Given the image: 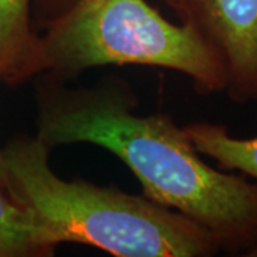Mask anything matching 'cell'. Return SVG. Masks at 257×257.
<instances>
[{
    "label": "cell",
    "mask_w": 257,
    "mask_h": 257,
    "mask_svg": "<svg viewBox=\"0 0 257 257\" xmlns=\"http://www.w3.org/2000/svg\"><path fill=\"white\" fill-rule=\"evenodd\" d=\"M37 39V70L70 82L89 69L135 64L186 74L200 94L226 92V70L197 32L147 0H79Z\"/></svg>",
    "instance_id": "obj_3"
},
{
    "label": "cell",
    "mask_w": 257,
    "mask_h": 257,
    "mask_svg": "<svg viewBox=\"0 0 257 257\" xmlns=\"http://www.w3.org/2000/svg\"><path fill=\"white\" fill-rule=\"evenodd\" d=\"M5 167H3V153H2V146H0V183L5 184Z\"/></svg>",
    "instance_id": "obj_9"
},
{
    "label": "cell",
    "mask_w": 257,
    "mask_h": 257,
    "mask_svg": "<svg viewBox=\"0 0 257 257\" xmlns=\"http://www.w3.org/2000/svg\"><path fill=\"white\" fill-rule=\"evenodd\" d=\"M35 79L36 136L50 152L101 147L133 172L146 197L209 230L221 251L246 254L256 244L257 183L207 165L170 116L139 114L124 79L109 74L92 86L47 73Z\"/></svg>",
    "instance_id": "obj_1"
},
{
    "label": "cell",
    "mask_w": 257,
    "mask_h": 257,
    "mask_svg": "<svg viewBox=\"0 0 257 257\" xmlns=\"http://www.w3.org/2000/svg\"><path fill=\"white\" fill-rule=\"evenodd\" d=\"M175 13L220 59L230 99L257 103V0H177Z\"/></svg>",
    "instance_id": "obj_4"
},
{
    "label": "cell",
    "mask_w": 257,
    "mask_h": 257,
    "mask_svg": "<svg viewBox=\"0 0 257 257\" xmlns=\"http://www.w3.org/2000/svg\"><path fill=\"white\" fill-rule=\"evenodd\" d=\"M56 247L53 239L0 183V257H50Z\"/></svg>",
    "instance_id": "obj_7"
},
{
    "label": "cell",
    "mask_w": 257,
    "mask_h": 257,
    "mask_svg": "<svg viewBox=\"0 0 257 257\" xmlns=\"http://www.w3.org/2000/svg\"><path fill=\"white\" fill-rule=\"evenodd\" d=\"M244 256L257 257V243H256V244H254V246H253V247L250 248V250H248V251H247V253H246V254H244Z\"/></svg>",
    "instance_id": "obj_11"
},
{
    "label": "cell",
    "mask_w": 257,
    "mask_h": 257,
    "mask_svg": "<svg viewBox=\"0 0 257 257\" xmlns=\"http://www.w3.org/2000/svg\"><path fill=\"white\" fill-rule=\"evenodd\" d=\"M79 0H33L32 15H35L33 26L42 30L50 20L59 18Z\"/></svg>",
    "instance_id": "obj_8"
},
{
    "label": "cell",
    "mask_w": 257,
    "mask_h": 257,
    "mask_svg": "<svg viewBox=\"0 0 257 257\" xmlns=\"http://www.w3.org/2000/svg\"><path fill=\"white\" fill-rule=\"evenodd\" d=\"M33 0H0V84L19 86L39 76Z\"/></svg>",
    "instance_id": "obj_5"
},
{
    "label": "cell",
    "mask_w": 257,
    "mask_h": 257,
    "mask_svg": "<svg viewBox=\"0 0 257 257\" xmlns=\"http://www.w3.org/2000/svg\"><path fill=\"white\" fill-rule=\"evenodd\" d=\"M163 2H165L166 5H167V6H169L170 9L175 12L176 8H177V0H163Z\"/></svg>",
    "instance_id": "obj_10"
},
{
    "label": "cell",
    "mask_w": 257,
    "mask_h": 257,
    "mask_svg": "<svg viewBox=\"0 0 257 257\" xmlns=\"http://www.w3.org/2000/svg\"><path fill=\"white\" fill-rule=\"evenodd\" d=\"M183 128L194 149L213 159L220 170L240 172L257 180V136L233 138L226 126L206 121L190 123Z\"/></svg>",
    "instance_id": "obj_6"
},
{
    "label": "cell",
    "mask_w": 257,
    "mask_h": 257,
    "mask_svg": "<svg viewBox=\"0 0 257 257\" xmlns=\"http://www.w3.org/2000/svg\"><path fill=\"white\" fill-rule=\"evenodd\" d=\"M5 186L56 244L80 243L116 257H210L220 246L209 230L149 197L66 180L56 175L37 136L2 147Z\"/></svg>",
    "instance_id": "obj_2"
}]
</instances>
